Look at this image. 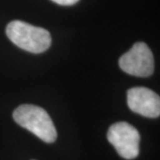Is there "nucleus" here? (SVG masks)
<instances>
[{
	"instance_id": "obj_4",
	"label": "nucleus",
	"mask_w": 160,
	"mask_h": 160,
	"mask_svg": "<svg viewBox=\"0 0 160 160\" xmlns=\"http://www.w3.org/2000/svg\"><path fill=\"white\" fill-rule=\"evenodd\" d=\"M120 69L135 77L147 78L154 71V57L149 47L143 42L134 44L119 59Z\"/></svg>"
},
{
	"instance_id": "obj_3",
	"label": "nucleus",
	"mask_w": 160,
	"mask_h": 160,
	"mask_svg": "<svg viewBox=\"0 0 160 160\" xmlns=\"http://www.w3.org/2000/svg\"><path fill=\"white\" fill-rule=\"evenodd\" d=\"M107 138L123 158L133 159L139 155L141 136L137 129L129 123L113 124L109 128Z\"/></svg>"
},
{
	"instance_id": "obj_2",
	"label": "nucleus",
	"mask_w": 160,
	"mask_h": 160,
	"mask_svg": "<svg viewBox=\"0 0 160 160\" xmlns=\"http://www.w3.org/2000/svg\"><path fill=\"white\" fill-rule=\"evenodd\" d=\"M6 31L14 45L32 53L43 52L51 46V35L46 29L22 21L11 22Z\"/></svg>"
},
{
	"instance_id": "obj_6",
	"label": "nucleus",
	"mask_w": 160,
	"mask_h": 160,
	"mask_svg": "<svg viewBox=\"0 0 160 160\" xmlns=\"http://www.w3.org/2000/svg\"><path fill=\"white\" fill-rule=\"evenodd\" d=\"M52 1L61 6H72L78 3L79 0H52Z\"/></svg>"
},
{
	"instance_id": "obj_1",
	"label": "nucleus",
	"mask_w": 160,
	"mask_h": 160,
	"mask_svg": "<svg viewBox=\"0 0 160 160\" xmlns=\"http://www.w3.org/2000/svg\"><path fill=\"white\" fill-rule=\"evenodd\" d=\"M13 119L19 126L29 130L45 142H53L57 132L46 110L38 106L23 104L13 111Z\"/></svg>"
},
{
	"instance_id": "obj_5",
	"label": "nucleus",
	"mask_w": 160,
	"mask_h": 160,
	"mask_svg": "<svg viewBox=\"0 0 160 160\" xmlns=\"http://www.w3.org/2000/svg\"><path fill=\"white\" fill-rule=\"evenodd\" d=\"M127 105L132 111L146 118H158L160 98L146 87H132L127 91Z\"/></svg>"
}]
</instances>
